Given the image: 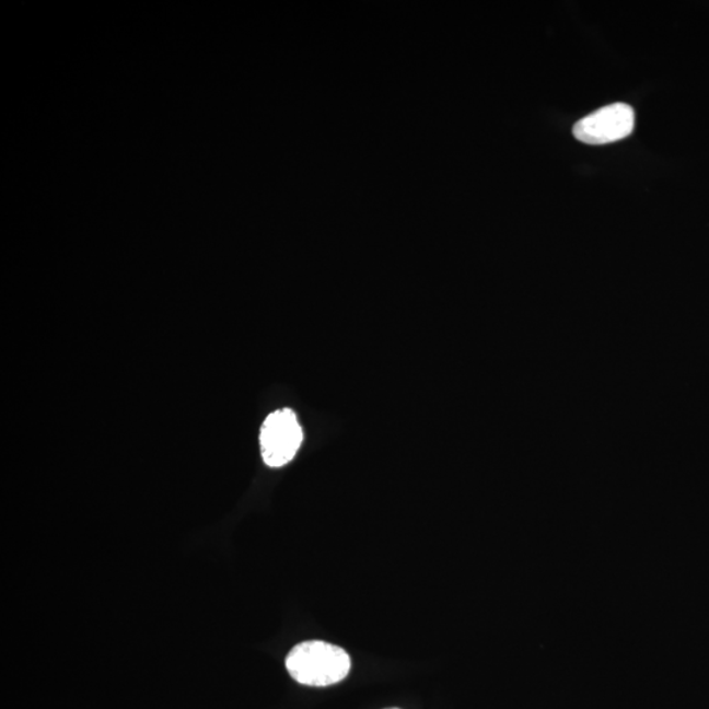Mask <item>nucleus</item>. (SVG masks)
Returning <instances> with one entry per match:
<instances>
[{"label":"nucleus","mask_w":709,"mask_h":709,"mask_svg":"<svg viewBox=\"0 0 709 709\" xmlns=\"http://www.w3.org/2000/svg\"><path fill=\"white\" fill-rule=\"evenodd\" d=\"M289 675L301 685L326 687L344 681L351 669L345 649L325 641H305L287 655Z\"/></svg>","instance_id":"obj_1"},{"label":"nucleus","mask_w":709,"mask_h":709,"mask_svg":"<svg viewBox=\"0 0 709 709\" xmlns=\"http://www.w3.org/2000/svg\"><path fill=\"white\" fill-rule=\"evenodd\" d=\"M301 443V426L292 410L269 414L260 430L261 456L268 466L280 468L292 462Z\"/></svg>","instance_id":"obj_2"},{"label":"nucleus","mask_w":709,"mask_h":709,"mask_svg":"<svg viewBox=\"0 0 709 709\" xmlns=\"http://www.w3.org/2000/svg\"><path fill=\"white\" fill-rule=\"evenodd\" d=\"M635 128V112L628 104L615 103L581 118L573 127L578 141L606 144L624 140Z\"/></svg>","instance_id":"obj_3"},{"label":"nucleus","mask_w":709,"mask_h":709,"mask_svg":"<svg viewBox=\"0 0 709 709\" xmlns=\"http://www.w3.org/2000/svg\"><path fill=\"white\" fill-rule=\"evenodd\" d=\"M386 709H399V708H386Z\"/></svg>","instance_id":"obj_4"}]
</instances>
